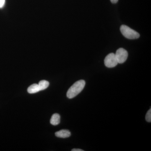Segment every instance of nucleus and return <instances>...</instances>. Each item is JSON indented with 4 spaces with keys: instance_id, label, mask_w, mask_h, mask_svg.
Instances as JSON below:
<instances>
[{
    "instance_id": "obj_1",
    "label": "nucleus",
    "mask_w": 151,
    "mask_h": 151,
    "mask_svg": "<svg viewBox=\"0 0 151 151\" xmlns=\"http://www.w3.org/2000/svg\"><path fill=\"white\" fill-rule=\"evenodd\" d=\"M86 82L84 80L76 81L68 90L66 96L69 99H72L79 94L84 89Z\"/></svg>"
},
{
    "instance_id": "obj_2",
    "label": "nucleus",
    "mask_w": 151,
    "mask_h": 151,
    "mask_svg": "<svg viewBox=\"0 0 151 151\" xmlns=\"http://www.w3.org/2000/svg\"><path fill=\"white\" fill-rule=\"evenodd\" d=\"M120 30L122 35L129 39H136L140 37L139 33L125 25H122L120 27Z\"/></svg>"
},
{
    "instance_id": "obj_3",
    "label": "nucleus",
    "mask_w": 151,
    "mask_h": 151,
    "mask_svg": "<svg viewBox=\"0 0 151 151\" xmlns=\"http://www.w3.org/2000/svg\"><path fill=\"white\" fill-rule=\"evenodd\" d=\"M104 63L106 67L111 68L116 66L118 64L115 54L113 53L108 55L104 60Z\"/></svg>"
},
{
    "instance_id": "obj_4",
    "label": "nucleus",
    "mask_w": 151,
    "mask_h": 151,
    "mask_svg": "<svg viewBox=\"0 0 151 151\" xmlns=\"http://www.w3.org/2000/svg\"><path fill=\"white\" fill-rule=\"evenodd\" d=\"M115 55L118 63H123L127 60L128 58V53L126 50L123 48H120L116 51Z\"/></svg>"
},
{
    "instance_id": "obj_5",
    "label": "nucleus",
    "mask_w": 151,
    "mask_h": 151,
    "mask_svg": "<svg viewBox=\"0 0 151 151\" xmlns=\"http://www.w3.org/2000/svg\"><path fill=\"white\" fill-rule=\"evenodd\" d=\"M55 135L58 137L66 138L70 137L71 134L68 130L63 129L55 132Z\"/></svg>"
},
{
    "instance_id": "obj_6",
    "label": "nucleus",
    "mask_w": 151,
    "mask_h": 151,
    "mask_svg": "<svg viewBox=\"0 0 151 151\" xmlns=\"http://www.w3.org/2000/svg\"><path fill=\"white\" fill-rule=\"evenodd\" d=\"M60 116L58 113H55L52 116L50 119V124L53 126H57L60 122Z\"/></svg>"
},
{
    "instance_id": "obj_7",
    "label": "nucleus",
    "mask_w": 151,
    "mask_h": 151,
    "mask_svg": "<svg viewBox=\"0 0 151 151\" xmlns=\"http://www.w3.org/2000/svg\"><path fill=\"white\" fill-rule=\"evenodd\" d=\"M40 91L38 84H33L30 85L27 89V92L29 94H34Z\"/></svg>"
},
{
    "instance_id": "obj_8",
    "label": "nucleus",
    "mask_w": 151,
    "mask_h": 151,
    "mask_svg": "<svg viewBox=\"0 0 151 151\" xmlns=\"http://www.w3.org/2000/svg\"><path fill=\"white\" fill-rule=\"evenodd\" d=\"M38 84L40 91H42V90L47 89L48 87L49 83L48 81H47L46 80H42L40 81Z\"/></svg>"
},
{
    "instance_id": "obj_9",
    "label": "nucleus",
    "mask_w": 151,
    "mask_h": 151,
    "mask_svg": "<svg viewBox=\"0 0 151 151\" xmlns=\"http://www.w3.org/2000/svg\"><path fill=\"white\" fill-rule=\"evenodd\" d=\"M145 119L146 121L148 122H151V110L150 109V110L147 112L145 116Z\"/></svg>"
},
{
    "instance_id": "obj_10",
    "label": "nucleus",
    "mask_w": 151,
    "mask_h": 151,
    "mask_svg": "<svg viewBox=\"0 0 151 151\" xmlns=\"http://www.w3.org/2000/svg\"><path fill=\"white\" fill-rule=\"evenodd\" d=\"M5 4V0H0V8H2Z\"/></svg>"
},
{
    "instance_id": "obj_11",
    "label": "nucleus",
    "mask_w": 151,
    "mask_h": 151,
    "mask_svg": "<svg viewBox=\"0 0 151 151\" xmlns=\"http://www.w3.org/2000/svg\"><path fill=\"white\" fill-rule=\"evenodd\" d=\"M72 151H84L83 150L79 149H73L71 150Z\"/></svg>"
},
{
    "instance_id": "obj_12",
    "label": "nucleus",
    "mask_w": 151,
    "mask_h": 151,
    "mask_svg": "<svg viewBox=\"0 0 151 151\" xmlns=\"http://www.w3.org/2000/svg\"><path fill=\"white\" fill-rule=\"evenodd\" d=\"M118 1L119 0H111V2L113 3V4H116Z\"/></svg>"
}]
</instances>
